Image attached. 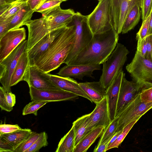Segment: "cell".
I'll use <instances>...</instances> for the list:
<instances>
[{
	"label": "cell",
	"instance_id": "obj_1",
	"mask_svg": "<svg viewBox=\"0 0 152 152\" xmlns=\"http://www.w3.org/2000/svg\"><path fill=\"white\" fill-rule=\"evenodd\" d=\"M75 36V27L74 24L70 23L63 26L34 65L46 73L58 68L64 63L71 51Z\"/></svg>",
	"mask_w": 152,
	"mask_h": 152
},
{
	"label": "cell",
	"instance_id": "obj_2",
	"mask_svg": "<svg viewBox=\"0 0 152 152\" xmlns=\"http://www.w3.org/2000/svg\"><path fill=\"white\" fill-rule=\"evenodd\" d=\"M114 28L105 32L93 34L87 45L68 65H100L115 49L119 39Z\"/></svg>",
	"mask_w": 152,
	"mask_h": 152
},
{
	"label": "cell",
	"instance_id": "obj_3",
	"mask_svg": "<svg viewBox=\"0 0 152 152\" xmlns=\"http://www.w3.org/2000/svg\"><path fill=\"white\" fill-rule=\"evenodd\" d=\"M129 53L124 45L118 43L115 49L102 63V73L99 81L106 90L122 71Z\"/></svg>",
	"mask_w": 152,
	"mask_h": 152
},
{
	"label": "cell",
	"instance_id": "obj_4",
	"mask_svg": "<svg viewBox=\"0 0 152 152\" xmlns=\"http://www.w3.org/2000/svg\"><path fill=\"white\" fill-rule=\"evenodd\" d=\"M126 68L141 91L152 87V62L143 57L139 52L136 50L132 61Z\"/></svg>",
	"mask_w": 152,
	"mask_h": 152
},
{
	"label": "cell",
	"instance_id": "obj_5",
	"mask_svg": "<svg viewBox=\"0 0 152 152\" xmlns=\"http://www.w3.org/2000/svg\"><path fill=\"white\" fill-rule=\"evenodd\" d=\"M70 23L75 26V36L72 48L64 63L66 65L87 45L93 35L88 24V15L75 12Z\"/></svg>",
	"mask_w": 152,
	"mask_h": 152
},
{
	"label": "cell",
	"instance_id": "obj_6",
	"mask_svg": "<svg viewBox=\"0 0 152 152\" xmlns=\"http://www.w3.org/2000/svg\"><path fill=\"white\" fill-rule=\"evenodd\" d=\"M88 23L93 34L107 31L114 28L110 0H100L88 15Z\"/></svg>",
	"mask_w": 152,
	"mask_h": 152
},
{
	"label": "cell",
	"instance_id": "obj_7",
	"mask_svg": "<svg viewBox=\"0 0 152 152\" xmlns=\"http://www.w3.org/2000/svg\"><path fill=\"white\" fill-rule=\"evenodd\" d=\"M27 40L22 41L11 53L0 62V82L6 92L11 91V79L21 55L26 51Z\"/></svg>",
	"mask_w": 152,
	"mask_h": 152
},
{
	"label": "cell",
	"instance_id": "obj_8",
	"mask_svg": "<svg viewBox=\"0 0 152 152\" xmlns=\"http://www.w3.org/2000/svg\"><path fill=\"white\" fill-rule=\"evenodd\" d=\"M152 108V102L145 103L142 102L139 94L125 107L118 116L119 120L116 132L122 130L134 121L139 120Z\"/></svg>",
	"mask_w": 152,
	"mask_h": 152
},
{
	"label": "cell",
	"instance_id": "obj_9",
	"mask_svg": "<svg viewBox=\"0 0 152 152\" xmlns=\"http://www.w3.org/2000/svg\"><path fill=\"white\" fill-rule=\"evenodd\" d=\"M113 27L118 34L121 33L125 20L131 9L135 5L141 7L142 0H110Z\"/></svg>",
	"mask_w": 152,
	"mask_h": 152
},
{
	"label": "cell",
	"instance_id": "obj_10",
	"mask_svg": "<svg viewBox=\"0 0 152 152\" xmlns=\"http://www.w3.org/2000/svg\"><path fill=\"white\" fill-rule=\"evenodd\" d=\"M26 37L25 28H21L10 30L0 38V62L25 40Z\"/></svg>",
	"mask_w": 152,
	"mask_h": 152
},
{
	"label": "cell",
	"instance_id": "obj_11",
	"mask_svg": "<svg viewBox=\"0 0 152 152\" xmlns=\"http://www.w3.org/2000/svg\"><path fill=\"white\" fill-rule=\"evenodd\" d=\"M29 86L41 90L61 89L56 86L49 80L45 72L36 66L29 65L23 78Z\"/></svg>",
	"mask_w": 152,
	"mask_h": 152
},
{
	"label": "cell",
	"instance_id": "obj_12",
	"mask_svg": "<svg viewBox=\"0 0 152 152\" xmlns=\"http://www.w3.org/2000/svg\"><path fill=\"white\" fill-rule=\"evenodd\" d=\"M29 88L31 101H45L49 102L70 100L78 96L62 89L41 90L31 86Z\"/></svg>",
	"mask_w": 152,
	"mask_h": 152
},
{
	"label": "cell",
	"instance_id": "obj_13",
	"mask_svg": "<svg viewBox=\"0 0 152 152\" xmlns=\"http://www.w3.org/2000/svg\"><path fill=\"white\" fill-rule=\"evenodd\" d=\"M141 91L139 86L136 82L128 81L125 77V75L124 76L119 91L115 117L119 115L125 107L133 101Z\"/></svg>",
	"mask_w": 152,
	"mask_h": 152
},
{
	"label": "cell",
	"instance_id": "obj_14",
	"mask_svg": "<svg viewBox=\"0 0 152 152\" xmlns=\"http://www.w3.org/2000/svg\"><path fill=\"white\" fill-rule=\"evenodd\" d=\"M96 104L93 111L89 114L87 127L88 132L100 126L105 128L111 122L106 96Z\"/></svg>",
	"mask_w": 152,
	"mask_h": 152
},
{
	"label": "cell",
	"instance_id": "obj_15",
	"mask_svg": "<svg viewBox=\"0 0 152 152\" xmlns=\"http://www.w3.org/2000/svg\"><path fill=\"white\" fill-rule=\"evenodd\" d=\"M28 30L27 51L29 50L38 41L50 32L45 18L31 20L25 24Z\"/></svg>",
	"mask_w": 152,
	"mask_h": 152
},
{
	"label": "cell",
	"instance_id": "obj_16",
	"mask_svg": "<svg viewBox=\"0 0 152 152\" xmlns=\"http://www.w3.org/2000/svg\"><path fill=\"white\" fill-rule=\"evenodd\" d=\"M75 13L71 9L64 10L60 6L44 16L47 20L50 31L69 25L72 21Z\"/></svg>",
	"mask_w": 152,
	"mask_h": 152
},
{
	"label": "cell",
	"instance_id": "obj_17",
	"mask_svg": "<svg viewBox=\"0 0 152 152\" xmlns=\"http://www.w3.org/2000/svg\"><path fill=\"white\" fill-rule=\"evenodd\" d=\"M101 69L99 64L66 65L60 69L57 74L63 77H72L83 80L85 76L94 78L93 72Z\"/></svg>",
	"mask_w": 152,
	"mask_h": 152
},
{
	"label": "cell",
	"instance_id": "obj_18",
	"mask_svg": "<svg viewBox=\"0 0 152 152\" xmlns=\"http://www.w3.org/2000/svg\"><path fill=\"white\" fill-rule=\"evenodd\" d=\"M46 73L50 81L57 87L62 90L85 98L92 102L90 97L81 88L79 83L74 79L70 77H63L48 73Z\"/></svg>",
	"mask_w": 152,
	"mask_h": 152
},
{
	"label": "cell",
	"instance_id": "obj_19",
	"mask_svg": "<svg viewBox=\"0 0 152 152\" xmlns=\"http://www.w3.org/2000/svg\"><path fill=\"white\" fill-rule=\"evenodd\" d=\"M63 27L50 32L27 52L30 65H34L41 55L59 34Z\"/></svg>",
	"mask_w": 152,
	"mask_h": 152
},
{
	"label": "cell",
	"instance_id": "obj_20",
	"mask_svg": "<svg viewBox=\"0 0 152 152\" xmlns=\"http://www.w3.org/2000/svg\"><path fill=\"white\" fill-rule=\"evenodd\" d=\"M124 75L125 73L123 70L120 72L106 90V96L111 122L115 117L119 91Z\"/></svg>",
	"mask_w": 152,
	"mask_h": 152
},
{
	"label": "cell",
	"instance_id": "obj_21",
	"mask_svg": "<svg viewBox=\"0 0 152 152\" xmlns=\"http://www.w3.org/2000/svg\"><path fill=\"white\" fill-rule=\"evenodd\" d=\"M79 84L83 91L90 97L92 102L96 104L106 96V89L99 81L80 83Z\"/></svg>",
	"mask_w": 152,
	"mask_h": 152
},
{
	"label": "cell",
	"instance_id": "obj_22",
	"mask_svg": "<svg viewBox=\"0 0 152 152\" xmlns=\"http://www.w3.org/2000/svg\"><path fill=\"white\" fill-rule=\"evenodd\" d=\"M104 127L99 126L90 131L75 146L73 152H86L96 140L101 137Z\"/></svg>",
	"mask_w": 152,
	"mask_h": 152
},
{
	"label": "cell",
	"instance_id": "obj_23",
	"mask_svg": "<svg viewBox=\"0 0 152 152\" xmlns=\"http://www.w3.org/2000/svg\"><path fill=\"white\" fill-rule=\"evenodd\" d=\"M30 65L27 52H24L21 56L17 65L12 75L10 86L16 85L21 81L23 78L28 66Z\"/></svg>",
	"mask_w": 152,
	"mask_h": 152
},
{
	"label": "cell",
	"instance_id": "obj_24",
	"mask_svg": "<svg viewBox=\"0 0 152 152\" xmlns=\"http://www.w3.org/2000/svg\"><path fill=\"white\" fill-rule=\"evenodd\" d=\"M34 12L27 4L24 6L12 17L9 30L18 28L25 25L26 23L31 20Z\"/></svg>",
	"mask_w": 152,
	"mask_h": 152
},
{
	"label": "cell",
	"instance_id": "obj_25",
	"mask_svg": "<svg viewBox=\"0 0 152 152\" xmlns=\"http://www.w3.org/2000/svg\"><path fill=\"white\" fill-rule=\"evenodd\" d=\"M28 0H16L0 6V21L12 17L19 10L27 5Z\"/></svg>",
	"mask_w": 152,
	"mask_h": 152
},
{
	"label": "cell",
	"instance_id": "obj_26",
	"mask_svg": "<svg viewBox=\"0 0 152 152\" xmlns=\"http://www.w3.org/2000/svg\"><path fill=\"white\" fill-rule=\"evenodd\" d=\"M32 132L29 129H21L13 132L0 135L1 137L8 142L14 149L26 140Z\"/></svg>",
	"mask_w": 152,
	"mask_h": 152
},
{
	"label": "cell",
	"instance_id": "obj_27",
	"mask_svg": "<svg viewBox=\"0 0 152 152\" xmlns=\"http://www.w3.org/2000/svg\"><path fill=\"white\" fill-rule=\"evenodd\" d=\"M141 15V7L138 5H135L126 16L123 24L121 33H126L134 28L139 22Z\"/></svg>",
	"mask_w": 152,
	"mask_h": 152
},
{
	"label": "cell",
	"instance_id": "obj_28",
	"mask_svg": "<svg viewBox=\"0 0 152 152\" xmlns=\"http://www.w3.org/2000/svg\"><path fill=\"white\" fill-rule=\"evenodd\" d=\"M89 114L78 118L73 123L75 134V146L89 132L87 127Z\"/></svg>",
	"mask_w": 152,
	"mask_h": 152
},
{
	"label": "cell",
	"instance_id": "obj_29",
	"mask_svg": "<svg viewBox=\"0 0 152 152\" xmlns=\"http://www.w3.org/2000/svg\"><path fill=\"white\" fill-rule=\"evenodd\" d=\"M75 134L72 126L69 132L61 139L56 152H73L75 147Z\"/></svg>",
	"mask_w": 152,
	"mask_h": 152
},
{
	"label": "cell",
	"instance_id": "obj_30",
	"mask_svg": "<svg viewBox=\"0 0 152 152\" xmlns=\"http://www.w3.org/2000/svg\"><path fill=\"white\" fill-rule=\"evenodd\" d=\"M62 2L59 0H46L34 11L41 13L42 16L60 7Z\"/></svg>",
	"mask_w": 152,
	"mask_h": 152
},
{
	"label": "cell",
	"instance_id": "obj_31",
	"mask_svg": "<svg viewBox=\"0 0 152 152\" xmlns=\"http://www.w3.org/2000/svg\"><path fill=\"white\" fill-rule=\"evenodd\" d=\"M118 117H115L104 128L97 144L104 142L115 134L118 126Z\"/></svg>",
	"mask_w": 152,
	"mask_h": 152
},
{
	"label": "cell",
	"instance_id": "obj_32",
	"mask_svg": "<svg viewBox=\"0 0 152 152\" xmlns=\"http://www.w3.org/2000/svg\"><path fill=\"white\" fill-rule=\"evenodd\" d=\"M138 120H135L127 125L123 129L122 132L116 139L111 144L107 146L106 151L113 148H118L133 126Z\"/></svg>",
	"mask_w": 152,
	"mask_h": 152
},
{
	"label": "cell",
	"instance_id": "obj_33",
	"mask_svg": "<svg viewBox=\"0 0 152 152\" xmlns=\"http://www.w3.org/2000/svg\"><path fill=\"white\" fill-rule=\"evenodd\" d=\"M39 133L32 132L29 137L14 150V152H25L39 138Z\"/></svg>",
	"mask_w": 152,
	"mask_h": 152
},
{
	"label": "cell",
	"instance_id": "obj_34",
	"mask_svg": "<svg viewBox=\"0 0 152 152\" xmlns=\"http://www.w3.org/2000/svg\"><path fill=\"white\" fill-rule=\"evenodd\" d=\"M48 102L45 101H32L24 107L22 111V115L33 114L37 116L38 110Z\"/></svg>",
	"mask_w": 152,
	"mask_h": 152
},
{
	"label": "cell",
	"instance_id": "obj_35",
	"mask_svg": "<svg viewBox=\"0 0 152 152\" xmlns=\"http://www.w3.org/2000/svg\"><path fill=\"white\" fill-rule=\"evenodd\" d=\"M48 136L45 132L39 133V138L25 152H37L42 147L47 146L48 144L47 141Z\"/></svg>",
	"mask_w": 152,
	"mask_h": 152
},
{
	"label": "cell",
	"instance_id": "obj_36",
	"mask_svg": "<svg viewBox=\"0 0 152 152\" xmlns=\"http://www.w3.org/2000/svg\"><path fill=\"white\" fill-rule=\"evenodd\" d=\"M149 15L143 21L136 35L137 41H142L148 35L149 27Z\"/></svg>",
	"mask_w": 152,
	"mask_h": 152
},
{
	"label": "cell",
	"instance_id": "obj_37",
	"mask_svg": "<svg viewBox=\"0 0 152 152\" xmlns=\"http://www.w3.org/2000/svg\"><path fill=\"white\" fill-rule=\"evenodd\" d=\"M152 9V0H142L141 18L143 21L150 15Z\"/></svg>",
	"mask_w": 152,
	"mask_h": 152
},
{
	"label": "cell",
	"instance_id": "obj_38",
	"mask_svg": "<svg viewBox=\"0 0 152 152\" xmlns=\"http://www.w3.org/2000/svg\"><path fill=\"white\" fill-rule=\"evenodd\" d=\"M6 91L2 86L0 87V107L2 110L7 112H10L13 110V107L8 104L6 99L5 93Z\"/></svg>",
	"mask_w": 152,
	"mask_h": 152
},
{
	"label": "cell",
	"instance_id": "obj_39",
	"mask_svg": "<svg viewBox=\"0 0 152 152\" xmlns=\"http://www.w3.org/2000/svg\"><path fill=\"white\" fill-rule=\"evenodd\" d=\"M21 129L18 124H1L0 125V135L12 133Z\"/></svg>",
	"mask_w": 152,
	"mask_h": 152
},
{
	"label": "cell",
	"instance_id": "obj_40",
	"mask_svg": "<svg viewBox=\"0 0 152 152\" xmlns=\"http://www.w3.org/2000/svg\"><path fill=\"white\" fill-rule=\"evenodd\" d=\"M139 95L142 102L145 103L152 102V87L141 91Z\"/></svg>",
	"mask_w": 152,
	"mask_h": 152
},
{
	"label": "cell",
	"instance_id": "obj_41",
	"mask_svg": "<svg viewBox=\"0 0 152 152\" xmlns=\"http://www.w3.org/2000/svg\"><path fill=\"white\" fill-rule=\"evenodd\" d=\"M145 39L147 48L146 58L152 62V34L147 35Z\"/></svg>",
	"mask_w": 152,
	"mask_h": 152
},
{
	"label": "cell",
	"instance_id": "obj_42",
	"mask_svg": "<svg viewBox=\"0 0 152 152\" xmlns=\"http://www.w3.org/2000/svg\"><path fill=\"white\" fill-rule=\"evenodd\" d=\"M0 152H14L13 147L6 140L0 137Z\"/></svg>",
	"mask_w": 152,
	"mask_h": 152
},
{
	"label": "cell",
	"instance_id": "obj_43",
	"mask_svg": "<svg viewBox=\"0 0 152 152\" xmlns=\"http://www.w3.org/2000/svg\"><path fill=\"white\" fill-rule=\"evenodd\" d=\"M12 17L4 20L0 21V38L10 30L9 26Z\"/></svg>",
	"mask_w": 152,
	"mask_h": 152
},
{
	"label": "cell",
	"instance_id": "obj_44",
	"mask_svg": "<svg viewBox=\"0 0 152 152\" xmlns=\"http://www.w3.org/2000/svg\"><path fill=\"white\" fill-rule=\"evenodd\" d=\"M137 50L140 52L143 57L146 58L147 48L145 38L141 41H137Z\"/></svg>",
	"mask_w": 152,
	"mask_h": 152
},
{
	"label": "cell",
	"instance_id": "obj_45",
	"mask_svg": "<svg viewBox=\"0 0 152 152\" xmlns=\"http://www.w3.org/2000/svg\"><path fill=\"white\" fill-rule=\"evenodd\" d=\"M112 136L106 140L104 142L96 146L93 151L94 152H105L106 151L108 145L111 139L113 137Z\"/></svg>",
	"mask_w": 152,
	"mask_h": 152
},
{
	"label": "cell",
	"instance_id": "obj_46",
	"mask_svg": "<svg viewBox=\"0 0 152 152\" xmlns=\"http://www.w3.org/2000/svg\"><path fill=\"white\" fill-rule=\"evenodd\" d=\"M45 0H28L27 4L34 12L35 10L42 4Z\"/></svg>",
	"mask_w": 152,
	"mask_h": 152
},
{
	"label": "cell",
	"instance_id": "obj_47",
	"mask_svg": "<svg viewBox=\"0 0 152 152\" xmlns=\"http://www.w3.org/2000/svg\"><path fill=\"white\" fill-rule=\"evenodd\" d=\"M5 96L8 104L11 107H13L16 102V97L15 95L11 91L8 92H6Z\"/></svg>",
	"mask_w": 152,
	"mask_h": 152
},
{
	"label": "cell",
	"instance_id": "obj_48",
	"mask_svg": "<svg viewBox=\"0 0 152 152\" xmlns=\"http://www.w3.org/2000/svg\"><path fill=\"white\" fill-rule=\"evenodd\" d=\"M149 16V27L148 35L152 34V9L150 14Z\"/></svg>",
	"mask_w": 152,
	"mask_h": 152
},
{
	"label": "cell",
	"instance_id": "obj_49",
	"mask_svg": "<svg viewBox=\"0 0 152 152\" xmlns=\"http://www.w3.org/2000/svg\"><path fill=\"white\" fill-rule=\"evenodd\" d=\"M122 130H121L120 131L116 132L115 133V134L113 135V137H112V138L111 139L110 141L109 142V143L108 145L111 144L113 142H114L116 139L118 137V135L120 134L122 132Z\"/></svg>",
	"mask_w": 152,
	"mask_h": 152
},
{
	"label": "cell",
	"instance_id": "obj_50",
	"mask_svg": "<svg viewBox=\"0 0 152 152\" xmlns=\"http://www.w3.org/2000/svg\"><path fill=\"white\" fill-rule=\"evenodd\" d=\"M6 4L5 0H0V6Z\"/></svg>",
	"mask_w": 152,
	"mask_h": 152
},
{
	"label": "cell",
	"instance_id": "obj_51",
	"mask_svg": "<svg viewBox=\"0 0 152 152\" xmlns=\"http://www.w3.org/2000/svg\"><path fill=\"white\" fill-rule=\"evenodd\" d=\"M16 0H5L6 3L11 2Z\"/></svg>",
	"mask_w": 152,
	"mask_h": 152
},
{
	"label": "cell",
	"instance_id": "obj_52",
	"mask_svg": "<svg viewBox=\"0 0 152 152\" xmlns=\"http://www.w3.org/2000/svg\"><path fill=\"white\" fill-rule=\"evenodd\" d=\"M60 0V1H62V2H63V1H67V0Z\"/></svg>",
	"mask_w": 152,
	"mask_h": 152
},
{
	"label": "cell",
	"instance_id": "obj_53",
	"mask_svg": "<svg viewBox=\"0 0 152 152\" xmlns=\"http://www.w3.org/2000/svg\"><path fill=\"white\" fill-rule=\"evenodd\" d=\"M100 0H99V1H100Z\"/></svg>",
	"mask_w": 152,
	"mask_h": 152
},
{
	"label": "cell",
	"instance_id": "obj_54",
	"mask_svg": "<svg viewBox=\"0 0 152 152\" xmlns=\"http://www.w3.org/2000/svg\"><path fill=\"white\" fill-rule=\"evenodd\" d=\"M98 0V1H99V0Z\"/></svg>",
	"mask_w": 152,
	"mask_h": 152
}]
</instances>
